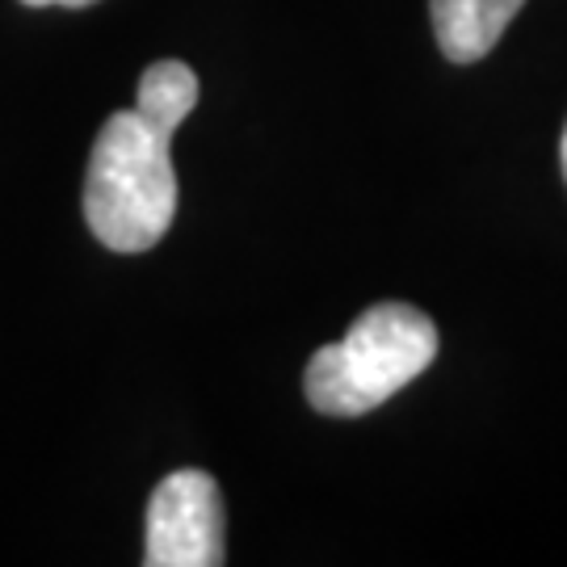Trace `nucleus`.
Instances as JSON below:
<instances>
[{
	"instance_id": "nucleus-6",
	"label": "nucleus",
	"mask_w": 567,
	"mask_h": 567,
	"mask_svg": "<svg viewBox=\"0 0 567 567\" xmlns=\"http://www.w3.org/2000/svg\"><path fill=\"white\" fill-rule=\"evenodd\" d=\"M21 4H30V9H51V4H60V9H84L93 0H21Z\"/></svg>"
},
{
	"instance_id": "nucleus-7",
	"label": "nucleus",
	"mask_w": 567,
	"mask_h": 567,
	"mask_svg": "<svg viewBox=\"0 0 567 567\" xmlns=\"http://www.w3.org/2000/svg\"><path fill=\"white\" fill-rule=\"evenodd\" d=\"M559 161H564V182H567V126H564V140H559Z\"/></svg>"
},
{
	"instance_id": "nucleus-3",
	"label": "nucleus",
	"mask_w": 567,
	"mask_h": 567,
	"mask_svg": "<svg viewBox=\"0 0 567 567\" xmlns=\"http://www.w3.org/2000/svg\"><path fill=\"white\" fill-rule=\"evenodd\" d=\"M224 550V496L206 471L164 475L147 501V567H219Z\"/></svg>"
},
{
	"instance_id": "nucleus-2",
	"label": "nucleus",
	"mask_w": 567,
	"mask_h": 567,
	"mask_svg": "<svg viewBox=\"0 0 567 567\" xmlns=\"http://www.w3.org/2000/svg\"><path fill=\"white\" fill-rule=\"evenodd\" d=\"M437 358V328L408 303L365 307L344 341L311 353L303 374L307 404L324 416H365L425 374Z\"/></svg>"
},
{
	"instance_id": "nucleus-5",
	"label": "nucleus",
	"mask_w": 567,
	"mask_h": 567,
	"mask_svg": "<svg viewBox=\"0 0 567 567\" xmlns=\"http://www.w3.org/2000/svg\"><path fill=\"white\" fill-rule=\"evenodd\" d=\"M194 105H198V76H194L189 63L161 60L143 72L135 110H140L156 131L173 135V131L194 114Z\"/></svg>"
},
{
	"instance_id": "nucleus-4",
	"label": "nucleus",
	"mask_w": 567,
	"mask_h": 567,
	"mask_svg": "<svg viewBox=\"0 0 567 567\" xmlns=\"http://www.w3.org/2000/svg\"><path fill=\"white\" fill-rule=\"evenodd\" d=\"M526 0H429L437 47L450 63H475L501 42Z\"/></svg>"
},
{
	"instance_id": "nucleus-1",
	"label": "nucleus",
	"mask_w": 567,
	"mask_h": 567,
	"mask_svg": "<svg viewBox=\"0 0 567 567\" xmlns=\"http://www.w3.org/2000/svg\"><path fill=\"white\" fill-rule=\"evenodd\" d=\"M173 135L156 131L140 110L110 114L97 131L84 173V219L110 252H147L177 215Z\"/></svg>"
}]
</instances>
